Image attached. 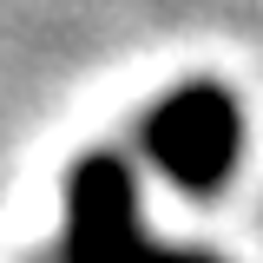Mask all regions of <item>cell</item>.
I'll return each instance as SVG.
<instances>
[{
    "label": "cell",
    "mask_w": 263,
    "mask_h": 263,
    "mask_svg": "<svg viewBox=\"0 0 263 263\" xmlns=\"http://www.w3.org/2000/svg\"><path fill=\"white\" fill-rule=\"evenodd\" d=\"M60 263H224L204 250H158L138 230V184L119 152H86L66 178Z\"/></svg>",
    "instance_id": "6da1fadb"
},
{
    "label": "cell",
    "mask_w": 263,
    "mask_h": 263,
    "mask_svg": "<svg viewBox=\"0 0 263 263\" xmlns=\"http://www.w3.org/2000/svg\"><path fill=\"white\" fill-rule=\"evenodd\" d=\"M237 152H243V112L211 79H191V86L164 92L145 119V158L191 197L224 191L230 171H237Z\"/></svg>",
    "instance_id": "7a4b0ae2"
}]
</instances>
